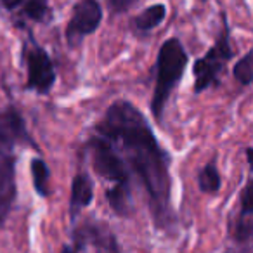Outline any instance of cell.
<instances>
[{
  "mask_svg": "<svg viewBox=\"0 0 253 253\" xmlns=\"http://www.w3.org/2000/svg\"><path fill=\"white\" fill-rule=\"evenodd\" d=\"M97 135L109 141L144 187L149 211L156 229L173 225L170 158L156 139L146 116L128 101H115L95 123Z\"/></svg>",
  "mask_w": 253,
  "mask_h": 253,
  "instance_id": "cell-1",
  "label": "cell"
},
{
  "mask_svg": "<svg viewBox=\"0 0 253 253\" xmlns=\"http://www.w3.org/2000/svg\"><path fill=\"white\" fill-rule=\"evenodd\" d=\"M187 63H189L187 50L177 37H170L162 43L156 56V78L151 97V113L158 123H162L167 102L173 88L182 80Z\"/></svg>",
  "mask_w": 253,
  "mask_h": 253,
  "instance_id": "cell-2",
  "label": "cell"
},
{
  "mask_svg": "<svg viewBox=\"0 0 253 253\" xmlns=\"http://www.w3.org/2000/svg\"><path fill=\"white\" fill-rule=\"evenodd\" d=\"M222 19H224V26H222L220 33L217 35L215 43L205 52L203 57L196 59L193 64L194 94H201V92L217 85L225 64L234 56L231 47V35H229L227 23H225V16H222Z\"/></svg>",
  "mask_w": 253,
  "mask_h": 253,
  "instance_id": "cell-3",
  "label": "cell"
},
{
  "mask_svg": "<svg viewBox=\"0 0 253 253\" xmlns=\"http://www.w3.org/2000/svg\"><path fill=\"white\" fill-rule=\"evenodd\" d=\"M92 169L101 179L113 182V186H130V172L115 146L101 135H92L87 142Z\"/></svg>",
  "mask_w": 253,
  "mask_h": 253,
  "instance_id": "cell-4",
  "label": "cell"
},
{
  "mask_svg": "<svg viewBox=\"0 0 253 253\" xmlns=\"http://www.w3.org/2000/svg\"><path fill=\"white\" fill-rule=\"evenodd\" d=\"M102 21V7L99 0H78L73 5L71 18L66 25V42L70 47H77L85 37L97 32Z\"/></svg>",
  "mask_w": 253,
  "mask_h": 253,
  "instance_id": "cell-5",
  "label": "cell"
},
{
  "mask_svg": "<svg viewBox=\"0 0 253 253\" xmlns=\"http://www.w3.org/2000/svg\"><path fill=\"white\" fill-rule=\"evenodd\" d=\"M26 70H28V80L26 87L39 94H47L56 82V70L50 61L49 54L42 47L33 45L26 50Z\"/></svg>",
  "mask_w": 253,
  "mask_h": 253,
  "instance_id": "cell-6",
  "label": "cell"
},
{
  "mask_svg": "<svg viewBox=\"0 0 253 253\" xmlns=\"http://www.w3.org/2000/svg\"><path fill=\"white\" fill-rule=\"evenodd\" d=\"M73 241L77 252L90 246L99 253H120L116 236L108 225L99 222H85L78 225L73 231Z\"/></svg>",
  "mask_w": 253,
  "mask_h": 253,
  "instance_id": "cell-7",
  "label": "cell"
},
{
  "mask_svg": "<svg viewBox=\"0 0 253 253\" xmlns=\"http://www.w3.org/2000/svg\"><path fill=\"white\" fill-rule=\"evenodd\" d=\"M231 234L239 243L253 238V177L246 180L239 194L238 213L231 222Z\"/></svg>",
  "mask_w": 253,
  "mask_h": 253,
  "instance_id": "cell-8",
  "label": "cell"
},
{
  "mask_svg": "<svg viewBox=\"0 0 253 253\" xmlns=\"http://www.w3.org/2000/svg\"><path fill=\"white\" fill-rule=\"evenodd\" d=\"M16 198L14 158L7 149H0V225L5 220Z\"/></svg>",
  "mask_w": 253,
  "mask_h": 253,
  "instance_id": "cell-9",
  "label": "cell"
},
{
  "mask_svg": "<svg viewBox=\"0 0 253 253\" xmlns=\"http://www.w3.org/2000/svg\"><path fill=\"white\" fill-rule=\"evenodd\" d=\"M18 142H30L25 122L14 109L0 113V146L11 149Z\"/></svg>",
  "mask_w": 253,
  "mask_h": 253,
  "instance_id": "cell-10",
  "label": "cell"
},
{
  "mask_svg": "<svg viewBox=\"0 0 253 253\" xmlns=\"http://www.w3.org/2000/svg\"><path fill=\"white\" fill-rule=\"evenodd\" d=\"M94 201V180L85 172H80L73 177L71 182V194H70V215L71 220L80 215L84 208Z\"/></svg>",
  "mask_w": 253,
  "mask_h": 253,
  "instance_id": "cell-11",
  "label": "cell"
},
{
  "mask_svg": "<svg viewBox=\"0 0 253 253\" xmlns=\"http://www.w3.org/2000/svg\"><path fill=\"white\" fill-rule=\"evenodd\" d=\"M167 18V5L165 4H153L146 7L142 12L134 16L130 21L132 30L137 33H149L158 28Z\"/></svg>",
  "mask_w": 253,
  "mask_h": 253,
  "instance_id": "cell-12",
  "label": "cell"
},
{
  "mask_svg": "<svg viewBox=\"0 0 253 253\" xmlns=\"http://www.w3.org/2000/svg\"><path fill=\"white\" fill-rule=\"evenodd\" d=\"M106 200H108L111 210L118 217H128L132 211V189L130 186H111L106 191Z\"/></svg>",
  "mask_w": 253,
  "mask_h": 253,
  "instance_id": "cell-13",
  "label": "cell"
},
{
  "mask_svg": "<svg viewBox=\"0 0 253 253\" xmlns=\"http://www.w3.org/2000/svg\"><path fill=\"white\" fill-rule=\"evenodd\" d=\"M198 187L205 194H217L222 187L220 172L217 167V158H211L198 173Z\"/></svg>",
  "mask_w": 253,
  "mask_h": 253,
  "instance_id": "cell-14",
  "label": "cell"
},
{
  "mask_svg": "<svg viewBox=\"0 0 253 253\" xmlns=\"http://www.w3.org/2000/svg\"><path fill=\"white\" fill-rule=\"evenodd\" d=\"M32 177H33V187L37 194L42 198L49 196V167L42 158L32 160Z\"/></svg>",
  "mask_w": 253,
  "mask_h": 253,
  "instance_id": "cell-15",
  "label": "cell"
},
{
  "mask_svg": "<svg viewBox=\"0 0 253 253\" xmlns=\"http://www.w3.org/2000/svg\"><path fill=\"white\" fill-rule=\"evenodd\" d=\"M232 77L239 85L248 87L253 84V49H250L238 63L232 66Z\"/></svg>",
  "mask_w": 253,
  "mask_h": 253,
  "instance_id": "cell-16",
  "label": "cell"
},
{
  "mask_svg": "<svg viewBox=\"0 0 253 253\" xmlns=\"http://www.w3.org/2000/svg\"><path fill=\"white\" fill-rule=\"evenodd\" d=\"M25 14L33 21H45V18L49 16L47 0H28L25 5Z\"/></svg>",
  "mask_w": 253,
  "mask_h": 253,
  "instance_id": "cell-17",
  "label": "cell"
},
{
  "mask_svg": "<svg viewBox=\"0 0 253 253\" xmlns=\"http://www.w3.org/2000/svg\"><path fill=\"white\" fill-rule=\"evenodd\" d=\"M106 2H108L111 12H115V14H123V12H126L128 9L134 7L139 0H106Z\"/></svg>",
  "mask_w": 253,
  "mask_h": 253,
  "instance_id": "cell-18",
  "label": "cell"
},
{
  "mask_svg": "<svg viewBox=\"0 0 253 253\" xmlns=\"http://www.w3.org/2000/svg\"><path fill=\"white\" fill-rule=\"evenodd\" d=\"M21 2L23 0H0V5L5 9H14V7H18Z\"/></svg>",
  "mask_w": 253,
  "mask_h": 253,
  "instance_id": "cell-19",
  "label": "cell"
},
{
  "mask_svg": "<svg viewBox=\"0 0 253 253\" xmlns=\"http://www.w3.org/2000/svg\"><path fill=\"white\" fill-rule=\"evenodd\" d=\"M59 253H78L77 250H75V246H70V245H64L63 248H61Z\"/></svg>",
  "mask_w": 253,
  "mask_h": 253,
  "instance_id": "cell-20",
  "label": "cell"
},
{
  "mask_svg": "<svg viewBox=\"0 0 253 253\" xmlns=\"http://www.w3.org/2000/svg\"><path fill=\"white\" fill-rule=\"evenodd\" d=\"M246 158H248V163H250V167H252V170H253V148L246 149Z\"/></svg>",
  "mask_w": 253,
  "mask_h": 253,
  "instance_id": "cell-21",
  "label": "cell"
}]
</instances>
